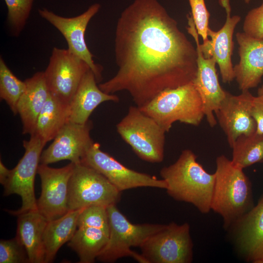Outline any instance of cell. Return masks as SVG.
<instances>
[{
    "label": "cell",
    "mask_w": 263,
    "mask_h": 263,
    "mask_svg": "<svg viewBox=\"0 0 263 263\" xmlns=\"http://www.w3.org/2000/svg\"><path fill=\"white\" fill-rule=\"evenodd\" d=\"M114 55L116 74L98 86L108 94L128 92L138 107L193 82L197 74L196 48L158 0H134L122 11Z\"/></svg>",
    "instance_id": "6da1fadb"
},
{
    "label": "cell",
    "mask_w": 263,
    "mask_h": 263,
    "mask_svg": "<svg viewBox=\"0 0 263 263\" xmlns=\"http://www.w3.org/2000/svg\"><path fill=\"white\" fill-rule=\"evenodd\" d=\"M196 158L192 150H185L174 163L163 168L160 174L171 197L191 204L206 214L211 210L215 174L207 172Z\"/></svg>",
    "instance_id": "7a4b0ae2"
},
{
    "label": "cell",
    "mask_w": 263,
    "mask_h": 263,
    "mask_svg": "<svg viewBox=\"0 0 263 263\" xmlns=\"http://www.w3.org/2000/svg\"><path fill=\"white\" fill-rule=\"evenodd\" d=\"M216 165L211 209L221 216L227 229L254 206L252 187L243 169L225 156H218Z\"/></svg>",
    "instance_id": "3957f363"
},
{
    "label": "cell",
    "mask_w": 263,
    "mask_h": 263,
    "mask_svg": "<svg viewBox=\"0 0 263 263\" xmlns=\"http://www.w3.org/2000/svg\"><path fill=\"white\" fill-rule=\"evenodd\" d=\"M139 108L166 132L175 122L198 126L205 117L201 98L193 82L165 90Z\"/></svg>",
    "instance_id": "277c9868"
},
{
    "label": "cell",
    "mask_w": 263,
    "mask_h": 263,
    "mask_svg": "<svg viewBox=\"0 0 263 263\" xmlns=\"http://www.w3.org/2000/svg\"><path fill=\"white\" fill-rule=\"evenodd\" d=\"M109 222V237L97 259L113 263L124 257H131L142 263H148L141 254L132 251L140 247L151 236L160 230L164 225L134 224L118 209L116 205L107 207Z\"/></svg>",
    "instance_id": "5b68a950"
},
{
    "label": "cell",
    "mask_w": 263,
    "mask_h": 263,
    "mask_svg": "<svg viewBox=\"0 0 263 263\" xmlns=\"http://www.w3.org/2000/svg\"><path fill=\"white\" fill-rule=\"evenodd\" d=\"M117 132L142 160L160 163L164 159L166 131L139 107L131 106L116 125Z\"/></svg>",
    "instance_id": "8992f818"
},
{
    "label": "cell",
    "mask_w": 263,
    "mask_h": 263,
    "mask_svg": "<svg viewBox=\"0 0 263 263\" xmlns=\"http://www.w3.org/2000/svg\"><path fill=\"white\" fill-rule=\"evenodd\" d=\"M121 192L104 176L81 163L75 164L69 183V210L92 206L108 207L120 200Z\"/></svg>",
    "instance_id": "52a82bcc"
},
{
    "label": "cell",
    "mask_w": 263,
    "mask_h": 263,
    "mask_svg": "<svg viewBox=\"0 0 263 263\" xmlns=\"http://www.w3.org/2000/svg\"><path fill=\"white\" fill-rule=\"evenodd\" d=\"M46 145L34 134L29 140H24V153L16 166L11 169L9 176L3 185L4 195L15 194L21 199V206L17 210H9L18 216L24 212L38 210L34 184L42 150Z\"/></svg>",
    "instance_id": "ba28073f"
},
{
    "label": "cell",
    "mask_w": 263,
    "mask_h": 263,
    "mask_svg": "<svg viewBox=\"0 0 263 263\" xmlns=\"http://www.w3.org/2000/svg\"><path fill=\"white\" fill-rule=\"evenodd\" d=\"M148 263H190L193 243L187 223H171L149 237L140 247Z\"/></svg>",
    "instance_id": "9c48e42d"
},
{
    "label": "cell",
    "mask_w": 263,
    "mask_h": 263,
    "mask_svg": "<svg viewBox=\"0 0 263 263\" xmlns=\"http://www.w3.org/2000/svg\"><path fill=\"white\" fill-rule=\"evenodd\" d=\"M89 66L68 49L53 48L44 72L50 94L69 105Z\"/></svg>",
    "instance_id": "30bf717a"
},
{
    "label": "cell",
    "mask_w": 263,
    "mask_h": 263,
    "mask_svg": "<svg viewBox=\"0 0 263 263\" xmlns=\"http://www.w3.org/2000/svg\"><path fill=\"white\" fill-rule=\"evenodd\" d=\"M104 176L120 192L138 187L166 189V182L150 174L140 172L122 164L109 154L102 151L98 143H94L81 163Z\"/></svg>",
    "instance_id": "8fae6325"
},
{
    "label": "cell",
    "mask_w": 263,
    "mask_h": 263,
    "mask_svg": "<svg viewBox=\"0 0 263 263\" xmlns=\"http://www.w3.org/2000/svg\"><path fill=\"white\" fill-rule=\"evenodd\" d=\"M99 3L91 5L84 12L74 17H64L46 8H39V16L57 29L65 38L68 49L84 60L94 73L97 82L101 79L102 67L96 64L85 42V33L90 20L99 11Z\"/></svg>",
    "instance_id": "7c38bea8"
},
{
    "label": "cell",
    "mask_w": 263,
    "mask_h": 263,
    "mask_svg": "<svg viewBox=\"0 0 263 263\" xmlns=\"http://www.w3.org/2000/svg\"><path fill=\"white\" fill-rule=\"evenodd\" d=\"M75 164L60 168L40 164L37 173L41 181V194L37 208L48 221L58 218L69 210L68 206L69 183Z\"/></svg>",
    "instance_id": "4fadbf2b"
},
{
    "label": "cell",
    "mask_w": 263,
    "mask_h": 263,
    "mask_svg": "<svg viewBox=\"0 0 263 263\" xmlns=\"http://www.w3.org/2000/svg\"><path fill=\"white\" fill-rule=\"evenodd\" d=\"M188 33L194 39L197 52V71L193 84L201 98L205 117L211 127L217 124L215 112L225 96L226 91L221 87L217 74L215 59L205 57L200 48L198 34L193 19H188Z\"/></svg>",
    "instance_id": "5bb4252c"
},
{
    "label": "cell",
    "mask_w": 263,
    "mask_h": 263,
    "mask_svg": "<svg viewBox=\"0 0 263 263\" xmlns=\"http://www.w3.org/2000/svg\"><path fill=\"white\" fill-rule=\"evenodd\" d=\"M93 123L67 122L53 139V142L42 151L40 163L47 165L62 160L74 164L81 163L87 150L94 142L90 135Z\"/></svg>",
    "instance_id": "9a60e30c"
},
{
    "label": "cell",
    "mask_w": 263,
    "mask_h": 263,
    "mask_svg": "<svg viewBox=\"0 0 263 263\" xmlns=\"http://www.w3.org/2000/svg\"><path fill=\"white\" fill-rule=\"evenodd\" d=\"M254 97L249 90L242 91L239 95L226 91L225 97L215 112L216 120L230 148L240 135L256 132V124L251 114Z\"/></svg>",
    "instance_id": "2e32d148"
},
{
    "label": "cell",
    "mask_w": 263,
    "mask_h": 263,
    "mask_svg": "<svg viewBox=\"0 0 263 263\" xmlns=\"http://www.w3.org/2000/svg\"><path fill=\"white\" fill-rule=\"evenodd\" d=\"M230 0H219L220 4L225 8L226 19L223 27L218 31L209 28L208 37L210 39L202 44L200 48L206 58L213 57L218 64L222 81L230 83L235 79L231 56L234 49L233 36L235 28L241 20L238 15L231 16Z\"/></svg>",
    "instance_id": "e0dca14e"
},
{
    "label": "cell",
    "mask_w": 263,
    "mask_h": 263,
    "mask_svg": "<svg viewBox=\"0 0 263 263\" xmlns=\"http://www.w3.org/2000/svg\"><path fill=\"white\" fill-rule=\"evenodd\" d=\"M239 62L233 67L239 89L249 90L256 87L263 76V39L252 38L244 32H237Z\"/></svg>",
    "instance_id": "ac0fdd59"
},
{
    "label": "cell",
    "mask_w": 263,
    "mask_h": 263,
    "mask_svg": "<svg viewBox=\"0 0 263 263\" xmlns=\"http://www.w3.org/2000/svg\"><path fill=\"white\" fill-rule=\"evenodd\" d=\"M232 227L236 230L237 245L246 260L261 263L263 260V196Z\"/></svg>",
    "instance_id": "d6986e66"
},
{
    "label": "cell",
    "mask_w": 263,
    "mask_h": 263,
    "mask_svg": "<svg viewBox=\"0 0 263 263\" xmlns=\"http://www.w3.org/2000/svg\"><path fill=\"white\" fill-rule=\"evenodd\" d=\"M93 72L89 69L83 77L69 104V121L85 124L94 110L106 101L117 102L119 97L103 92L97 85Z\"/></svg>",
    "instance_id": "ffe728a7"
},
{
    "label": "cell",
    "mask_w": 263,
    "mask_h": 263,
    "mask_svg": "<svg viewBox=\"0 0 263 263\" xmlns=\"http://www.w3.org/2000/svg\"><path fill=\"white\" fill-rule=\"evenodd\" d=\"M24 81L26 88L18 101L17 114L22 124V133L31 135L35 132L39 114L50 93L44 72H37Z\"/></svg>",
    "instance_id": "44dd1931"
},
{
    "label": "cell",
    "mask_w": 263,
    "mask_h": 263,
    "mask_svg": "<svg viewBox=\"0 0 263 263\" xmlns=\"http://www.w3.org/2000/svg\"><path fill=\"white\" fill-rule=\"evenodd\" d=\"M17 216L16 237L25 247L29 263H44L43 236L48 220L38 210Z\"/></svg>",
    "instance_id": "7402d4cb"
},
{
    "label": "cell",
    "mask_w": 263,
    "mask_h": 263,
    "mask_svg": "<svg viewBox=\"0 0 263 263\" xmlns=\"http://www.w3.org/2000/svg\"><path fill=\"white\" fill-rule=\"evenodd\" d=\"M82 209L70 210L58 218L48 221L43 236L44 263L53 262L59 248L72 238Z\"/></svg>",
    "instance_id": "603a6c76"
},
{
    "label": "cell",
    "mask_w": 263,
    "mask_h": 263,
    "mask_svg": "<svg viewBox=\"0 0 263 263\" xmlns=\"http://www.w3.org/2000/svg\"><path fill=\"white\" fill-rule=\"evenodd\" d=\"M69 105L50 94L39 114L33 134L46 144L69 121Z\"/></svg>",
    "instance_id": "cb8c5ba5"
},
{
    "label": "cell",
    "mask_w": 263,
    "mask_h": 263,
    "mask_svg": "<svg viewBox=\"0 0 263 263\" xmlns=\"http://www.w3.org/2000/svg\"><path fill=\"white\" fill-rule=\"evenodd\" d=\"M110 231L94 227H77L68 245L75 252L80 263H93L106 245Z\"/></svg>",
    "instance_id": "d4e9b609"
},
{
    "label": "cell",
    "mask_w": 263,
    "mask_h": 263,
    "mask_svg": "<svg viewBox=\"0 0 263 263\" xmlns=\"http://www.w3.org/2000/svg\"><path fill=\"white\" fill-rule=\"evenodd\" d=\"M231 148L232 162L243 169L263 163V134L256 132L242 134L236 139Z\"/></svg>",
    "instance_id": "484cf974"
},
{
    "label": "cell",
    "mask_w": 263,
    "mask_h": 263,
    "mask_svg": "<svg viewBox=\"0 0 263 263\" xmlns=\"http://www.w3.org/2000/svg\"><path fill=\"white\" fill-rule=\"evenodd\" d=\"M25 88V81L15 75L0 56V97L6 102L14 115L17 114V104Z\"/></svg>",
    "instance_id": "4316f807"
},
{
    "label": "cell",
    "mask_w": 263,
    "mask_h": 263,
    "mask_svg": "<svg viewBox=\"0 0 263 263\" xmlns=\"http://www.w3.org/2000/svg\"><path fill=\"white\" fill-rule=\"evenodd\" d=\"M7 6V23L11 34L18 37L29 18L34 0H4Z\"/></svg>",
    "instance_id": "83f0119b"
},
{
    "label": "cell",
    "mask_w": 263,
    "mask_h": 263,
    "mask_svg": "<svg viewBox=\"0 0 263 263\" xmlns=\"http://www.w3.org/2000/svg\"><path fill=\"white\" fill-rule=\"evenodd\" d=\"M94 227L110 231L107 207L92 206L83 208L77 220V227Z\"/></svg>",
    "instance_id": "f1b7e54d"
},
{
    "label": "cell",
    "mask_w": 263,
    "mask_h": 263,
    "mask_svg": "<svg viewBox=\"0 0 263 263\" xmlns=\"http://www.w3.org/2000/svg\"><path fill=\"white\" fill-rule=\"evenodd\" d=\"M29 263L26 250L16 237L0 241V263Z\"/></svg>",
    "instance_id": "f546056e"
},
{
    "label": "cell",
    "mask_w": 263,
    "mask_h": 263,
    "mask_svg": "<svg viewBox=\"0 0 263 263\" xmlns=\"http://www.w3.org/2000/svg\"><path fill=\"white\" fill-rule=\"evenodd\" d=\"M191 8V16L198 35L203 38V43L209 40L207 32L209 29L210 13L205 0H188Z\"/></svg>",
    "instance_id": "4dcf8cb0"
},
{
    "label": "cell",
    "mask_w": 263,
    "mask_h": 263,
    "mask_svg": "<svg viewBox=\"0 0 263 263\" xmlns=\"http://www.w3.org/2000/svg\"><path fill=\"white\" fill-rule=\"evenodd\" d=\"M243 32L257 39H263V1L262 4L251 9L245 17Z\"/></svg>",
    "instance_id": "1f68e13d"
},
{
    "label": "cell",
    "mask_w": 263,
    "mask_h": 263,
    "mask_svg": "<svg viewBox=\"0 0 263 263\" xmlns=\"http://www.w3.org/2000/svg\"><path fill=\"white\" fill-rule=\"evenodd\" d=\"M251 114L256 124V132L263 134V98L254 97Z\"/></svg>",
    "instance_id": "d6a6232c"
},
{
    "label": "cell",
    "mask_w": 263,
    "mask_h": 263,
    "mask_svg": "<svg viewBox=\"0 0 263 263\" xmlns=\"http://www.w3.org/2000/svg\"><path fill=\"white\" fill-rule=\"evenodd\" d=\"M11 169H7L0 160V183L3 186L8 179Z\"/></svg>",
    "instance_id": "836d02e7"
},
{
    "label": "cell",
    "mask_w": 263,
    "mask_h": 263,
    "mask_svg": "<svg viewBox=\"0 0 263 263\" xmlns=\"http://www.w3.org/2000/svg\"><path fill=\"white\" fill-rule=\"evenodd\" d=\"M257 96L263 98V83L258 89Z\"/></svg>",
    "instance_id": "e575fe53"
},
{
    "label": "cell",
    "mask_w": 263,
    "mask_h": 263,
    "mask_svg": "<svg viewBox=\"0 0 263 263\" xmlns=\"http://www.w3.org/2000/svg\"><path fill=\"white\" fill-rule=\"evenodd\" d=\"M244 1L245 3L248 4L250 2L251 0H244Z\"/></svg>",
    "instance_id": "d590c367"
},
{
    "label": "cell",
    "mask_w": 263,
    "mask_h": 263,
    "mask_svg": "<svg viewBox=\"0 0 263 263\" xmlns=\"http://www.w3.org/2000/svg\"><path fill=\"white\" fill-rule=\"evenodd\" d=\"M261 263H263V260H262Z\"/></svg>",
    "instance_id": "8d00e7d4"
}]
</instances>
